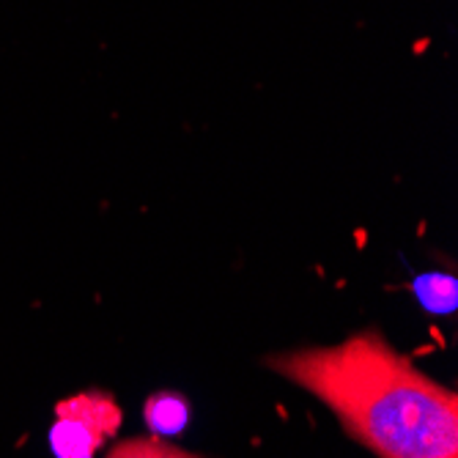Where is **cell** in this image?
Wrapping results in <instances>:
<instances>
[{
  "mask_svg": "<svg viewBox=\"0 0 458 458\" xmlns=\"http://www.w3.org/2000/svg\"><path fill=\"white\" fill-rule=\"evenodd\" d=\"M428 47V38H423V41H418V45H414V53H423Z\"/></svg>",
  "mask_w": 458,
  "mask_h": 458,
  "instance_id": "6",
  "label": "cell"
},
{
  "mask_svg": "<svg viewBox=\"0 0 458 458\" xmlns=\"http://www.w3.org/2000/svg\"><path fill=\"white\" fill-rule=\"evenodd\" d=\"M107 458H200L192 455L182 447H174L162 439H130V442H121L110 450Z\"/></svg>",
  "mask_w": 458,
  "mask_h": 458,
  "instance_id": "5",
  "label": "cell"
},
{
  "mask_svg": "<svg viewBox=\"0 0 458 458\" xmlns=\"http://www.w3.org/2000/svg\"><path fill=\"white\" fill-rule=\"evenodd\" d=\"M121 426V409L102 393H82L58 403V418L50 431L55 458H94V453Z\"/></svg>",
  "mask_w": 458,
  "mask_h": 458,
  "instance_id": "2",
  "label": "cell"
},
{
  "mask_svg": "<svg viewBox=\"0 0 458 458\" xmlns=\"http://www.w3.org/2000/svg\"><path fill=\"white\" fill-rule=\"evenodd\" d=\"M190 420V406L176 393H157L146 401V423L154 434H182Z\"/></svg>",
  "mask_w": 458,
  "mask_h": 458,
  "instance_id": "3",
  "label": "cell"
},
{
  "mask_svg": "<svg viewBox=\"0 0 458 458\" xmlns=\"http://www.w3.org/2000/svg\"><path fill=\"white\" fill-rule=\"evenodd\" d=\"M267 365L324 401L379 458H458L455 393L393 352L379 332L277 354Z\"/></svg>",
  "mask_w": 458,
  "mask_h": 458,
  "instance_id": "1",
  "label": "cell"
},
{
  "mask_svg": "<svg viewBox=\"0 0 458 458\" xmlns=\"http://www.w3.org/2000/svg\"><path fill=\"white\" fill-rule=\"evenodd\" d=\"M411 291H414V297H418V302L431 313H453L455 310L458 285H455L453 275H445V272L420 275L411 283Z\"/></svg>",
  "mask_w": 458,
  "mask_h": 458,
  "instance_id": "4",
  "label": "cell"
}]
</instances>
